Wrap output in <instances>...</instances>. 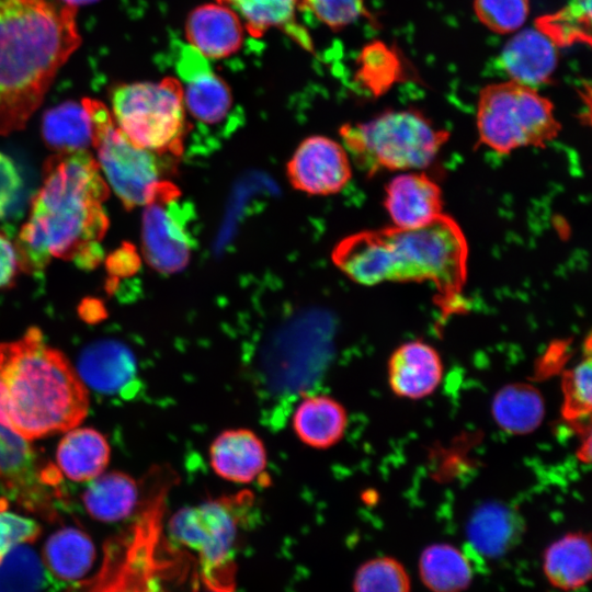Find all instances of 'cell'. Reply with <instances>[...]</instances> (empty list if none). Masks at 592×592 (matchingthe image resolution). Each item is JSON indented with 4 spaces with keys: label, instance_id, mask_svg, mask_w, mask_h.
I'll return each instance as SVG.
<instances>
[{
    "label": "cell",
    "instance_id": "1",
    "mask_svg": "<svg viewBox=\"0 0 592 592\" xmlns=\"http://www.w3.org/2000/svg\"><path fill=\"white\" fill-rule=\"evenodd\" d=\"M110 189L87 150L56 152L43 166V182L15 248L21 271L37 273L53 258L82 270L103 259L101 241L110 220L103 202Z\"/></svg>",
    "mask_w": 592,
    "mask_h": 592
},
{
    "label": "cell",
    "instance_id": "2",
    "mask_svg": "<svg viewBox=\"0 0 592 592\" xmlns=\"http://www.w3.org/2000/svg\"><path fill=\"white\" fill-rule=\"evenodd\" d=\"M62 0H0V135L25 127L82 38Z\"/></svg>",
    "mask_w": 592,
    "mask_h": 592
},
{
    "label": "cell",
    "instance_id": "3",
    "mask_svg": "<svg viewBox=\"0 0 592 592\" xmlns=\"http://www.w3.org/2000/svg\"><path fill=\"white\" fill-rule=\"evenodd\" d=\"M332 261L362 285L430 282L444 310H454L467 281L468 243L455 219L445 213L417 229L394 226L363 230L342 239Z\"/></svg>",
    "mask_w": 592,
    "mask_h": 592
},
{
    "label": "cell",
    "instance_id": "4",
    "mask_svg": "<svg viewBox=\"0 0 592 592\" xmlns=\"http://www.w3.org/2000/svg\"><path fill=\"white\" fill-rule=\"evenodd\" d=\"M88 408L84 384L37 328L0 344V424L30 441L76 428Z\"/></svg>",
    "mask_w": 592,
    "mask_h": 592
},
{
    "label": "cell",
    "instance_id": "5",
    "mask_svg": "<svg viewBox=\"0 0 592 592\" xmlns=\"http://www.w3.org/2000/svg\"><path fill=\"white\" fill-rule=\"evenodd\" d=\"M342 146L367 175L422 171L448 141L449 133L415 109L388 110L340 128Z\"/></svg>",
    "mask_w": 592,
    "mask_h": 592
},
{
    "label": "cell",
    "instance_id": "6",
    "mask_svg": "<svg viewBox=\"0 0 592 592\" xmlns=\"http://www.w3.org/2000/svg\"><path fill=\"white\" fill-rule=\"evenodd\" d=\"M111 104L116 125L136 147L173 161L183 155L193 125L179 79L118 84Z\"/></svg>",
    "mask_w": 592,
    "mask_h": 592
},
{
    "label": "cell",
    "instance_id": "7",
    "mask_svg": "<svg viewBox=\"0 0 592 592\" xmlns=\"http://www.w3.org/2000/svg\"><path fill=\"white\" fill-rule=\"evenodd\" d=\"M253 500L249 491L221 496L181 508L169 521L171 540L197 554L203 579L214 591L234 592L235 548Z\"/></svg>",
    "mask_w": 592,
    "mask_h": 592
},
{
    "label": "cell",
    "instance_id": "8",
    "mask_svg": "<svg viewBox=\"0 0 592 592\" xmlns=\"http://www.w3.org/2000/svg\"><path fill=\"white\" fill-rule=\"evenodd\" d=\"M476 127L478 145L500 155L527 147L545 148L561 130L554 104L534 87L513 80L480 90Z\"/></svg>",
    "mask_w": 592,
    "mask_h": 592
},
{
    "label": "cell",
    "instance_id": "9",
    "mask_svg": "<svg viewBox=\"0 0 592 592\" xmlns=\"http://www.w3.org/2000/svg\"><path fill=\"white\" fill-rule=\"evenodd\" d=\"M81 103L90 117L98 163L127 210L147 205L173 185L164 178L173 160L132 144L101 101L84 98Z\"/></svg>",
    "mask_w": 592,
    "mask_h": 592
},
{
    "label": "cell",
    "instance_id": "10",
    "mask_svg": "<svg viewBox=\"0 0 592 592\" xmlns=\"http://www.w3.org/2000/svg\"><path fill=\"white\" fill-rule=\"evenodd\" d=\"M174 184L145 205L141 223L143 254L159 273L173 274L189 263L196 246L195 208L180 198Z\"/></svg>",
    "mask_w": 592,
    "mask_h": 592
},
{
    "label": "cell",
    "instance_id": "11",
    "mask_svg": "<svg viewBox=\"0 0 592 592\" xmlns=\"http://www.w3.org/2000/svg\"><path fill=\"white\" fill-rule=\"evenodd\" d=\"M175 69L183 90L185 110L200 128L204 132L220 127L224 129V125L234 123L230 88L213 70L205 56L189 44H180Z\"/></svg>",
    "mask_w": 592,
    "mask_h": 592
},
{
    "label": "cell",
    "instance_id": "12",
    "mask_svg": "<svg viewBox=\"0 0 592 592\" xmlns=\"http://www.w3.org/2000/svg\"><path fill=\"white\" fill-rule=\"evenodd\" d=\"M286 172L296 190L311 195L335 194L352 177L344 147L325 136L304 139L287 162Z\"/></svg>",
    "mask_w": 592,
    "mask_h": 592
},
{
    "label": "cell",
    "instance_id": "13",
    "mask_svg": "<svg viewBox=\"0 0 592 592\" xmlns=\"http://www.w3.org/2000/svg\"><path fill=\"white\" fill-rule=\"evenodd\" d=\"M384 206L392 226L400 229L424 227L444 214L441 187L422 171L400 172L390 179Z\"/></svg>",
    "mask_w": 592,
    "mask_h": 592
},
{
    "label": "cell",
    "instance_id": "14",
    "mask_svg": "<svg viewBox=\"0 0 592 592\" xmlns=\"http://www.w3.org/2000/svg\"><path fill=\"white\" fill-rule=\"evenodd\" d=\"M267 458L262 439L247 428L221 431L208 447L209 466L214 474L236 485L258 480L265 473Z\"/></svg>",
    "mask_w": 592,
    "mask_h": 592
},
{
    "label": "cell",
    "instance_id": "15",
    "mask_svg": "<svg viewBox=\"0 0 592 592\" xmlns=\"http://www.w3.org/2000/svg\"><path fill=\"white\" fill-rule=\"evenodd\" d=\"M77 374L93 390L107 396L130 395L137 383L133 352L122 342L102 340L88 345L80 354Z\"/></svg>",
    "mask_w": 592,
    "mask_h": 592
},
{
    "label": "cell",
    "instance_id": "16",
    "mask_svg": "<svg viewBox=\"0 0 592 592\" xmlns=\"http://www.w3.org/2000/svg\"><path fill=\"white\" fill-rule=\"evenodd\" d=\"M443 373L439 352L420 340L400 344L388 360L389 387L401 398L417 400L430 396L440 386Z\"/></svg>",
    "mask_w": 592,
    "mask_h": 592
},
{
    "label": "cell",
    "instance_id": "17",
    "mask_svg": "<svg viewBox=\"0 0 592 592\" xmlns=\"http://www.w3.org/2000/svg\"><path fill=\"white\" fill-rule=\"evenodd\" d=\"M43 470L29 441L0 424V483L4 490L24 505L45 504Z\"/></svg>",
    "mask_w": 592,
    "mask_h": 592
},
{
    "label": "cell",
    "instance_id": "18",
    "mask_svg": "<svg viewBox=\"0 0 592 592\" xmlns=\"http://www.w3.org/2000/svg\"><path fill=\"white\" fill-rule=\"evenodd\" d=\"M244 26L239 16L220 3L194 9L185 23L189 45L206 58H225L237 53Z\"/></svg>",
    "mask_w": 592,
    "mask_h": 592
},
{
    "label": "cell",
    "instance_id": "19",
    "mask_svg": "<svg viewBox=\"0 0 592 592\" xmlns=\"http://www.w3.org/2000/svg\"><path fill=\"white\" fill-rule=\"evenodd\" d=\"M291 422L294 434L304 445L328 449L344 437L349 418L346 409L335 398L315 394L301 398Z\"/></svg>",
    "mask_w": 592,
    "mask_h": 592
},
{
    "label": "cell",
    "instance_id": "20",
    "mask_svg": "<svg viewBox=\"0 0 592 592\" xmlns=\"http://www.w3.org/2000/svg\"><path fill=\"white\" fill-rule=\"evenodd\" d=\"M557 61V46L536 27L516 33L501 53L502 66L511 80L530 87L547 82Z\"/></svg>",
    "mask_w": 592,
    "mask_h": 592
},
{
    "label": "cell",
    "instance_id": "21",
    "mask_svg": "<svg viewBox=\"0 0 592 592\" xmlns=\"http://www.w3.org/2000/svg\"><path fill=\"white\" fill-rule=\"evenodd\" d=\"M524 532L523 520L512 508L488 502L471 514L467 525L470 545L488 558H498L519 544Z\"/></svg>",
    "mask_w": 592,
    "mask_h": 592
},
{
    "label": "cell",
    "instance_id": "22",
    "mask_svg": "<svg viewBox=\"0 0 592 592\" xmlns=\"http://www.w3.org/2000/svg\"><path fill=\"white\" fill-rule=\"evenodd\" d=\"M543 569L555 588L574 591L584 587L592 571L590 535L569 533L550 544L544 553Z\"/></svg>",
    "mask_w": 592,
    "mask_h": 592
},
{
    "label": "cell",
    "instance_id": "23",
    "mask_svg": "<svg viewBox=\"0 0 592 592\" xmlns=\"http://www.w3.org/2000/svg\"><path fill=\"white\" fill-rule=\"evenodd\" d=\"M110 445L91 428L70 429L59 442L56 453L58 470L72 481L84 482L106 468Z\"/></svg>",
    "mask_w": 592,
    "mask_h": 592
},
{
    "label": "cell",
    "instance_id": "24",
    "mask_svg": "<svg viewBox=\"0 0 592 592\" xmlns=\"http://www.w3.org/2000/svg\"><path fill=\"white\" fill-rule=\"evenodd\" d=\"M140 489L127 474L112 471L90 480L83 491L87 512L102 522H117L129 516L138 505Z\"/></svg>",
    "mask_w": 592,
    "mask_h": 592
},
{
    "label": "cell",
    "instance_id": "25",
    "mask_svg": "<svg viewBox=\"0 0 592 592\" xmlns=\"http://www.w3.org/2000/svg\"><path fill=\"white\" fill-rule=\"evenodd\" d=\"M491 412L496 423L504 432L528 434L543 422L545 401L540 391L530 384H509L494 395Z\"/></svg>",
    "mask_w": 592,
    "mask_h": 592
},
{
    "label": "cell",
    "instance_id": "26",
    "mask_svg": "<svg viewBox=\"0 0 592 592\" xmlns=\"http://www.w3.org/2000/svg\"><path fill=\"white\" fill-rule=\"evenodd\" d=\"M231 9L244 29L255 37L271 29H281L305 48H309L307 33L295 22V11L300 0H217Z\"/></svg>",
    "mask_w": 592,
    "mask_h": 592
},
{
    "label": "cell",
    "instance_id": "27",
    "mask_svg": "<svg viewBox=\"0 0 592 592\" xmlns=\"http://www.w3.org/2000/svg\"><path fill=\"white\" fill-rule=\"evenodd\" d=\"M94 557L91 538L78 528L65 527L46 540L42 561L55 578L70 582L87 574Z\"/></svg>",
    "mask_w": 592,
    "mask_h": 592
},
{
    "label": "cell",
    "instance_id": "28",
    "mask_svg": "<svg viewBox=\"0 0 592 592\" xmlns=\"http://www.w3.org/2000/svg\"><path fill=\"white\" fill-rule=\"evenodd\" d=\"M420 577L432 592H463L473 578L468 559L448 544H432L419 559Z\"/></svg>",
    "mask_w": 592,
    "mask_h": 592
},
{
    "label": "cell",
    "instance_id": "29",
    "mask_svg": "<svg viewBox=\"0 0 592 592\" xmlns=\"http://www.w3.org/2000/svg\"><path fill=\"white\" fill-rule=\"evenodd\" d=\"M42 137L57 152L86 150L92 143L90 117L82 103L66 101L45 112Z\"/></svg>",
    "mask_w": 592,
    "mask_h": 592
},
{
    "label": "cell",
    "instance_id": "30",
    "mask_svg": "<svg viewBox=\"0 0 592 592\" xmlns=\"http://www.w3.org/2000/svg\"><path fill=\"white\" fill-rule=\"evenodd\" d=\"M536 29L557 47L591 44V0H571L555 13L538 18Z\"/></svg>",
    "mask_w": 592,
    "mask_h": 592
},
{
    "label": "cell",
    "instance_id": "31",
    "mask_svg": "<svg viewBox=\"0 0 592 592\" xmlns=\"http://www.w3.org/2000/svg\"><path fill=\"white\" fill-rule=\"evenodd\" d=\"M44 565L26 544L13 547L0 561V592H39Z\"/></svg>",
    "mask_w": 592,
    "mask_h": 592
},
{
    "label": "cell",
    "instance_id": "32",
    "mask_svg": "<svg viewBox=\"0 0 592 592\" xmlns=\"http://www.w3.org/2000/svg\"><path fill=\"white\" fill-rule=\"evenodd\" d=\"M358 65V81L375 96L388 91L401 78L399 56L384 43L367 45Z\"/></svg>",
    "mask_w": 592,
    "mask_h": 592
},
{
    "label": "cell",
    "instance_id": "33",
    "mask_svg": "<svg viewBox=\"0 0 592 592\" xmlns=\"http://www.w3.org/2000/svg\"><path fill=\"white\" fill-rule=\"evenodd\" d=\"M590 351L574 367L562 376L563 402L561 413L565 420L574 426H582L592 409Z\"/></svg>",
    "mask_w": 592,
    "mask_h": 592
},
{
    "label": "cell",
    "instance_id": "34",
    "mask_svg": "<svg viewBox=\"0 0 592 592\" xmlns=\"http://www.w3.org/2000/svg\"><path fill=\"white\" fill-rule=\"evenodd\" d=\"M354 592H411L410 578L403 566L391 557L364 562L356 571Z\"/></svg>",
    "mask_w": 592,
    "mask_h": 592
},
{
    "label": "cell",
    "instance_id": "35",
    "mask_svg": "<svg viewBox=\"0 0 592 592\" xmlns=\"http://www.w3.org/2000/svg\"><path fill=\"white\" fill-rule=\"evenodd\" d=\"M477 19L490 31L510 34L520 30L530 13L528 0H474Z\"/></svg>",
    "mask_w": 592,
    "mask_h": 592
},
{
    "label": "cell",
    "instance_id": "36",
    "mask_svg": "<svg viewBox=\"0 0 592 592\" xmlns=\"http://www.w3.org/2000/svg\"><path fill=\"white\" fill-rule=\"evenodd\" d=\"M328 27L341 30L366 14L365 0H300Z\"/></svg>",
    "mask_w": 592,
    "mask_h": 592
},
{
    "label": "cell",
    "instance_id": "37",
    "mask_svg": "<svg viewBox=\"0 0 592 592\" xmlns=\"http://www.w3.org/2000/svg\"><path fill=\"white\" fill-rule=\"evenodd\" d=\"M39 533L35 521L0 510V561L13 547L34 542Z\"/></svg>",
    "mask_w": 592,
    "mask_h": 592
},
{
    "label": "cell",
    "instance_id": "38",
    "mask_svg": "<svg viewBox=\"0 0 592 592\" xmlns=\"http://www.w3.org/2000/svg\"><path fill=\"white\" fill-rule=\"evenodd\" d=\"M21 178L12 160L0 152V218H2L21 189Z\"/></svg>",
    "mask_w": 592,
    "mask_h": 592
},
{
    "label": "cell",
    "instance_id": "39",
    "mask_svg": "<svg viewBox=\"0 0 592 592\" xmlns=\"http://www.w3.org/2000/svg\"><path fill=\"white\" fill-rule=\"evenodd\" d=\"M20 270L14 243L0 231V288L8 286Z\"/></svg>",
    "mask_w": 592,
    "mask_h": 592
},
{
    "label": "cell",
    "instance_id": "40",
    "mask_svg": "<svg viewBox=\"0 0 592 592\" xmlns=\"http://www.w3.org/2000/svg\"><path fill=\"white\" fill-rule=\"evenodd\" d=\"M139 258L132 244L123 246L107 259V269L112 274L126 276L139 267Z\"/></svg>",
    "mask_w": 592,
    "mask_h": 592
},
{
    "label": "cell",
    "instance_id": "41",
    "mask_svg": "<svg viewBox=\"0 0 592 592\" xmlns=\"http://www.w3.org/2000/svg\"><path fill=\"white\" fill-rule=\"evenodd\" d=\"M62 1L71 7L78 8L80 5L94 3L99 0H62Z\"/></svg>",
    "mask_w": 592,
    "mask_h": 592
},
{
    "label": "cell",
    "instance_id": "42",
    "mask_svg": "<svg viewBox=\"0 0 592 592\" xmlns=\"http://www.w3.org/2000/svg\"><path fill=\"white\" fill-rule=\"evenodd\" d=\"M213 592H218V591H214V590H213Z\"/></svg>",
    "mask_w": 592,
    "mask_h": 592
}]
</instances>
